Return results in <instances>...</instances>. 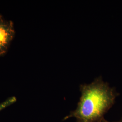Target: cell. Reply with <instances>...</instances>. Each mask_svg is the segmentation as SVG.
<instances>
[{"instance_id":"1","label":"cell","mask_w":122,"mask_h":122,"mask_svg":"<svg viewBox=\"0 0 122 122\" xmlns=\"http://www.w3.org/2000/svg\"><path fill=\"white\" fill-rule=\"evenodd\" d=\"M81 95L76 109L70 112L63 121L75 118L76 122H103L104 115L113 105L119 95L104 82L101 77L90 84L80 86Z\"/></svg>"},{"instance_id":"2","label":"cell","mask_w":122,"mask_h":122,"mask_svg":"<svg viewBox=\"0 0 122 122\" xmlns=\"http://www.w3.org/2000/svg\"><path fill=\"white\" fill-rule=\"evenodd\" d=\"M15 33L12 21L5 20L0 15V56L7 52Z\"/></svg>"},{"instance_id":"3","label":"cell","mask_w":122,"mask_h":122,"mask_svg":"<svg viewBox=\"0 0 122 122\" xmlns=\"http://www.w3.org/2000/svg\"><path fill=\"white\" fill-rule=\"evenodd\" d=\"M17 100V99L15 96H12L8 98L7 100L0 104V112L8 107L10 105L15 103Z\"/></svg>"},{"instance_id":"4","label":"cell","mask_w":122,"mask_h":122,"mask_svg":"<svg viewBox=\"0 0 122 122\" xmlns=\"http://www.w3.org/2000/svg\"><path fill=\"white\" fill-rule=\"evenodd\" d=\"M103 122H108V121H107V120H106L105 119V120L103 121ZM122 122V121H119V122Z\"/></svg>"}]
</instances>
